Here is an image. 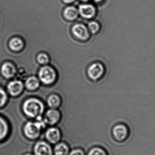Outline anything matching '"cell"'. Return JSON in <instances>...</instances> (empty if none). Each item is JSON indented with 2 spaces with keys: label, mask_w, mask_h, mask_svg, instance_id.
Returning a JSON list of instances; mask_svg holds the SVG:
<instances>
[{
  "label": "cell",
  "mask_w": 155,
  "mask_h": 155,
  "mask_svg": "<svg viewBox=\"0 0 155 155\" xmlns=\"http://www.w3.org/2000/svg\"><path fill=\"white\" fill-rule=\"evenodd\" d=\"M39 77L41 81L45 84H53L56 78V73L52 67L43 66L39 72Z\"/></svg>",
  "instance_id": "3"
},
{
  "label": "cell",
  "mask_w": 155,
  "mask_h": 155,
  "mask_svg": "<svg viewBox=\"0 0 155 155\" xmlns=\"http://www.w3.org/2000/svg\"><path fill=\"white\" fill-rule=\"evenodd\" d=\"M75 0H63L64 2L66 4H70L73 2Z\"/></svg>",
  "instance_id": "24"
},
{
  "label": "cell",
  "mask_w": 155,
  "mask_h": 155,
  "mask_svg": "<svg viewBox=\"0 0 155 155\" xmlns=\"http://www.w3.org/2000/svg\"><path fill=\"white\" fill-rule=\"evenodd\" d=\"M2 75L6 78L14 77L16 74L15 66L10 62H6L2 65L1 68Z\"/></svg>",
  "instance_id": "9"
},
{
  "label": "cell",
  "mask_w": 155,
  "mask_h": 155,
  "mask_svg": "<svg viewBox=\"0 0 155 155\" xmlns=\"http://www.w3.org/2000/svg\"><path fill=\"white\" fill-rule=\"evenodd\" d=\"M69 148L65 144L61 143L58 144L54 148L55 155H68Z\"/></svg>",
  "instance_id": "18"
},
{
  "label": "cell",
  "mask_w": 155,
  "mask_h": 155,
  "mask_svg": "<svg viewBox=\"0 0 155 155\" xmlns=\"http://www.w3.org/2000/svg\"><path fill=\"white\" fill-rule=\"evenodd\" d=\"M23 89L24 84L21 80H12L7 85L8 92L13 96L19 95L22 93Z\"/></svg>",
  "instance_id": "8"
},
{
  "label": "cell",
  "mask_w": 155,
  "mask_h": 155,
  "mask_svg": "<svg viewBox=\"0 0 155 155\" xmlns=\"http://www.w3.org/2000/svg\"><path fill=\"white\" fill-rule=\"evenodd\" d=\"M25 84L27 89L30 90H34L39 87L40 81L37 78L31 76L26 79Z\"/></svg>",
  "instance_id": "15"
},
{
  "label": "cell",
  "mask_w": 155,
  "mask_h": 155,
  "mask_svg": "<svg viewBox=\"0 0 155 155\" xmlns=\"http://www.w3.org/2000/svg\"><path fill=\"white\" fill-rule=\"evenodd\" d=\"M104 72V68L102 64L95 63L89 66L87 70V74L91 79L96 80L101 77Z\"/></svg>",
  "instance_id": "4"
},
{
  "label": "cell",
  "mask_w": 155,
  "mask_h": 155,
  "mask_svg": "<svg viewBox=\"0 0 155 155\" xmlns=\"http://www.w3.org/2000/svg\"><path fill=\"white\" fill-rule=\"evenodd\" d=\"M45 135L47 140L53 144L59 142L61 138L60 131L55 127H51L48 129Z\"/></svg>",
  "instance_id": "12"
},
{
  "label": "cell",
  "mask_w": 155,
  "mask_h": 155,
  "mask_svg": "<svg viewBox=\"0 0 155 155\" xmlns=\"http://www.w3.org/2000/svg\"><path fill=\"white\" fill-rule=\"evenodd\" d=\"M78 11L79 14L85 19H91L95 15L96 9L92 5L87 4L80 5Z\"/></svg>",
  "instance_id": "7"
},
{
  "label": "cell",
  "mask_w": 155,
  "mask_h": 155,
  "mask_svg": "<svg viewBox=\"0 0 155 155\" xmlns=\"http://www.w3.org/2000/svg\"><path fill=\"white\" fill-rule=\"evenodd\" d=\"M60 103L61 99L57 95H51L47 99V104L51 108H55L58 107Z\"/></svg>",
  "instance_id": "17"
},
{
  "label": "cell",
  "mask_w": 155,
  "mask_h": 155,
  "mask_svg": "<svg viewBox=\"0 0 155 155\" xmlns=\"http://www.w3.org/2000/svg\"><path fill=\"white\" fill-rule=\"evenodd\" d=\"M24 45V44L22 40L18 37L13 38L9 43V47L13 51H20L23 48Z\"/></svg>",
  "instance_id": "14"
},
{
  "label": "cell",
  "mask_w": 155,
  "mask_h": 155,
  "mask_svg": "<svg viewBox=\"0 0 155 155\" xmlns=\"http://www.w3.org/2000/svg\"><path fill=\"white\" fill-rule=\"evenodd\" d=\"M60 118L59 111L54 109H50L45 114V122L50 125H53L57 123Z\"/></svg>",
  "instance_id": "11"
},
{
  "label": "cell",
  "mask_w": 155,
  "mask_h": 155,
  "mask_svg": "<svg viewBox=\"0 0 155 155\" xmlns=\"http://www.w3.org/2000/svg\"><path fill=\"white\" fill-rule=\"evenodd\" d=\"M69 155H84V153L82 150L76 149L72 151Z\"/></svg>",
  "instance_id": "23"
},
{
  "label": "cell",
  "mask_w": 155,
  "mask_h": 155,
  "mask_svg": "<svg viewBox=\"0 0 155 155\" xmlns=\"http://www.w3.org/2000/svg\"><path fill=\"white\" fill-rule=\"evenodd\" d=\"M37 61L41 64H47L49 61V58L47 54L44 53L40 54L37 57Z\"/></svg>",
  "instance_id": "21"
},
{
  "label": "cell",
  "mask_w": 155,
  "mask_h": 155,
  "mask_svg": "<svg viewBox=\"0 0 155 155\" xmlns=\"http://www.w3.org/2000/svg\"><path fill=\"white\" fill-rule=\"evenodd\" d=\"M45 126L43 122H28L25 124L24 129L25 136L30 139H34L37 138L41 133L42 127Z\"/></svg>",
  "instance_id": "2"
},
{
  "label": "cell",
  "mask_w": 155,
  "mask_h": 155,
  "mask_svg": "<svg viewBox=\"0 0 155 155\" xmlns=\"http://www.w3.org/2000/svg\"><path fill=\"white\" fill-rule=\"evenodd\" d=\"M35 155H52V149L50 146L44 142H39L34 147Z\"/></svg>",
  "instance_id": "10"
},
{
  "label": "cell",
  "mask_w": 155,
  "mask_h": 155,
  "mask_svg": "<svg viewBox=\"0 0 155 155\" xmlns=\"http://www.w3.org/2000/svg\"><path fill=\"white\" fill-rule=\"evenodd\" d=\"M81 1H84V2H87V1H89V0H81Z\"/></svg>",
  "instance_id": "26"
},
{
  "label": "cell",
  "mask_w": 155,
  "mask_h": 155,
  "mask_svg": "<svg viewBox=\"0 0 155 155\" xmlns=\"http://www.w3.org/2000/svg\"><path fill=\"white\" fill-rule=\"evenodd\" d=\"M24 155H32L31 154H25Z\"/></svg>",
  "instance_id": "27"
},
{
  "label": "cell",
  "mask_w": 155,
  "mask_h": 155,
  "mask_svg": "<svg viewBox=\"0 0 155 155\" xmlns=\"http://www.w3.org/2000/svg\"><path fill=\"white\" fill-rule=\"evenodd\" d=\"M9 127L6 120L0 116V140L6 137L8 133Z\"/></svg>",
  "instance_id": "16"
},
{
  "label": "cell",
  "mask_w": 155,
  "mask_h": 155,
  "mask_svg": "<svg viewBox=\"0 0 155 155\" xmlns=\"http://www.w3.org/2000/svg\"><path fill=\"white\" fill-rule=\"evenodd\" d=\"M94 2H95L99 3L100 2H102V0H94Z\"/></svg>",
  "instance_id": "25"
},
{
  "label": "cell",
  "mask_w": 155,
  "mask_h": 155,
  "mask_svg": "<svg viewBox=\"0 0 155 155\" xmlns=\"http://www.w3.org/2000/svg\"><path fill=\"white\" fill-rule=\"evenodd\" d=\"M88 27L92 33L95 34L99 31L100 26L98 23L92 21L88 24Z\"/></svg>",
  "instance_id": "20"
},
{
  "label": "cell",
  "mask_w": 155,
  "mask_h": 155,
  "mask_svg": "<svg viewBox=\"0 0 155 155\" xmlns=\"http://www.w3.org/2000/svg\"><path fill=\"white\" fill-rule=\"evenodd\" d=\"M88 155H106L104 150L101 148H96L92 149L89 152Z\"/></svg>",
  "instance_id": "22"
},
{
  "label": "cell",
  "mask_w": 155,
  "mask_h": 155,
  "mask_svg": "<svg viewBox=\"0 0 155 155\" xmlns=\"http://www.w3.org/2000/svg\"><path fill=\"white\" fill-rule=\"evenodd\" d=\"M113 133L114 137L118 141H124L128 137V128L125 125L119 124L114 127Z\"/></svg>",
  "instance_id": "5"
},
{
  "label": "cell",
  "mask_w": 155,
  "mask_h": 155,
  "mask_svg": "<svg viewBox=\"0 0 155 155\" xmlns=\"http://www.w3.org/2000/svg\"><path fill=\"white\" fill-rule=\"evenodd\" d=\"M78 10L74 6H70L66 7L63 12V15L66 20L73 21L78 16Z\"/></svg>",
  "instance_id": "13"
},
{
  "label": "cell",
  "mask_w": 155,
  "mask_h": 155,
  "mask_svg": "<svg viewBox=\"0 0 155 155\" xmlns=\"http://www.w3.org/2000/svg\"><path fill=\"white\" fill-rule=\"evenodd\" d=\"M73 33L79 40L86 41L88 39L89 34L87 27L82 24H77L72 27Z\"/></svg>",
  "instance_id": "6"
},
{
  "label": "cell",
  "mask_w": 155,
  "mask_h": 155,
  "mask_svg": "<svg viewBox=\"0 0 155 155\" xmlns=\"http://www.w3.org/2000/svg\"><path fill=\"white\" fill-rule=\"evenodd\" d=\"M8 100V96L6 92L0 87V107L4 106Z\"/></svg>",
  "instance_id": "19"
},
{
  "label": "cell",
  "mask_w": 155,
  "mask_h": 155,
  "mask_svg": "<svg viewBox=\"0 0 155 155\" xmlns=\"http://www.w3.org/2000/svg\"><path fill=\"white\" fill-rule=\"evenodd\" d=\"M44 110L43 104L37 98H29L25 100L23 104L24 113L29 117H39L43 113Z\"/></svg>",
  "instance_id": "1"
}]
</instances>
